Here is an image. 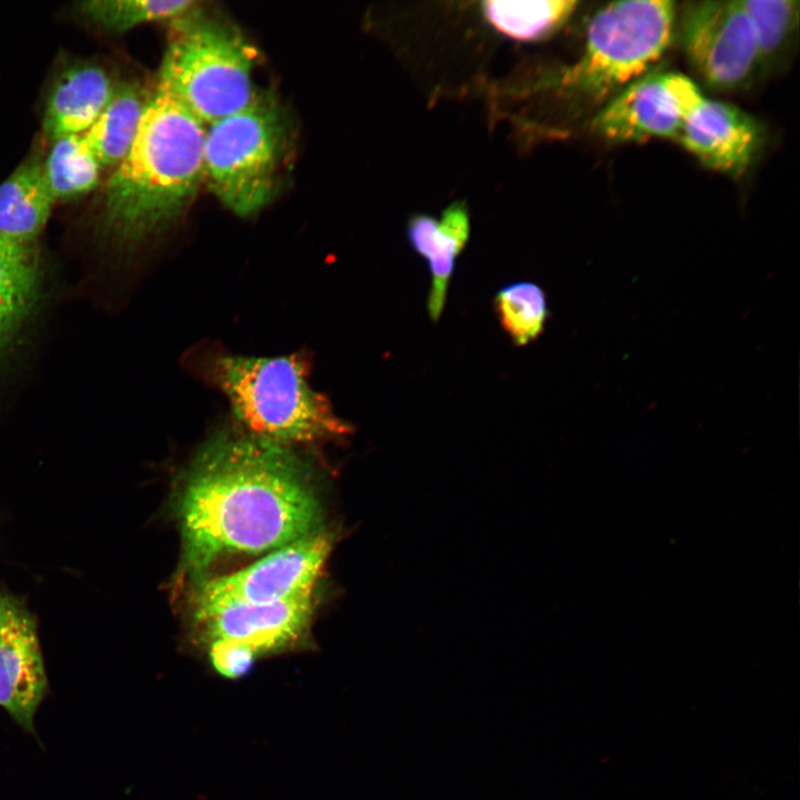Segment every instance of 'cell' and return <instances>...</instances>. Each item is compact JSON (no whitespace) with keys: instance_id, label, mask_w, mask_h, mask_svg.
Listing matches in <instances>:
<instances>
[{"instance_id":"cell-1","label":"cell","mask_w":800,"mask_h":800,"mask_svg":"<svg viewBox=\"0 0 800 800\" xmlns=\"http://www.w3.org/2000/svg\"><path fill=\"white\" fill-rule=\"evenodd\" d=\"M180 489L182 566L196 578L224 556L271 552L320 530L319 500L302 461L250 433L214 436Z\"/></svg>"},{"instance_id":"cell-2","label":"cell","mask_w":800,"mask_h":800,"mask_svg":"<svg viewBox=\"0 0 800 800\" xmlns=\"http://www.w3.org/2000/svg\"><path fill=\"white\" fill-rule=\"evenodd\" d=\"M207 127L158 83L103 197L102 233L133 244L176 221L204 179Z\"/></svg>"},{"instance_id":"cell-3","label":"cell","mask_w":800,"mask_h":800,"mask_svg":"<svg viewBox=\"0 0 800 800\" xmlns=\"http://www.w3.org/2000/svg\"><path fill=\"white\" fill-rule=\"evenodd\" d=\"M199 372L228 399L249 433L278 443L306 444L344 436L349 427L309 383L302 354L272 358L209 352Z\"/></svg>"},{"instance_id":"cell-4","label":"cell","mask_w":800,"mask_h":800,"mask_svg":"<svg viewBox=\"0 0 800 800\" xmlns=\"http://www.w3.org/2000/svg\"><path fill=\"white\" fill-rule=\"evenodd\" d=\"M191 12L176 20L158 83L208 127L254 99L258 53L237 31Z\"/></svg>"},{"instance_id":"cell-5","label":"cell","mask_w":800,"mask_h":800,"mask_svg":"<svg viewBox=\"0 0 800 800\" xmlns=\"http://www.w3.org/2000/svg\"><path fill=\"white\" fill-rule=\"evenodd\" d=\"M287 146L276 98L258 92L246 108L207 127L204 180L224 207L251 216L276 194Z\"/></svg>"},{"instance_id":"cell-6","label":"cell","mask_w":800,"mask_h":800,"mask_svg":"<svg viewBox=\"0 0 800 800\" xmlns=\"http://www.w3.org/2000/svg\"><path fill=\"white\" fill-rule=\"evenodd\" d=\"M676 20L670 0L607 3L589 20L583 51L563 84L593 102L608 101L653 69L672 41Z\"/></svg>"},{"instance_id":"cell-7","label":"cell","mask_w":800,"mask_h":800,"mask_svg":"<svg viewBox=\"0 0 800 800\" xmlns=\"http://www.w3.org/2000/svg\"><path fill=\"white\" fill-rule=\"evenodd\" d=\"M330 547L328 534L319 530L240 571L198 580L191 598L194 619L224 608L272 603L313 592Z\"/></svg>"},{"instance_id":"cell-8","label":"cell","mask_w":800,"mask_h":800,"mask_svg":"<svg viewBox=\"0 0 800 800\" xmlns=\"http://www.w3.org/2000/svg\"><path fill=\"white\" fill-rule=\"evenodd\" d=\"M679 27L688 63L711 90L743 89L760 70L754 30L740 0L688 2Z\"/></svg>"},{"instance_id":"cell-9","label":"cell","mask_w":800,"mask_h":800,"mask_svg":"<svg viewBox=\"0 0 800 800\" xmlns=\"http://www.w3.org/2000/svg\"><path fill=\"white\" fill-rule=\"evenodd\" d=\"M47 686L33 616L18 598L0 592V707L32 732Z\"/></svg>"},{"instance_id":"cell-10","label":"cell","mask_w":800,"mask_h":800,"mask_svg":"<svg viewBox=\"0 0 800 800\" xmlns=\"http://www.w3.org/2000/svg\"><path fill=\"white\" fill-rule=\"evenodd\" d=\"M677 142L710 170L739 178L756 159L763 130L739 107L704 97L682 121Z\"/></svg>"},{"instance_id":"cell-11","label":"cell","mask_w":800,"mask_h":800,"mask_svg":"<svg viewBox=\"0 0 800 800\" xmlns=\"http://www.w3.org/2000/svg\"><path fill=\"white\" fill-rule=\"evenodd\" d=\"M597 136L614 143L679 138L682 118L666 83V72L632 81L606 101L592 120Z\"/></svg>"},{"instance_id":"cell-12","label":"cell","mask_w":800,"mask_h":800,"mask_svg":"<svg viewBox=\"0 0 800 800\" xmlns=\"http://www.w3.org/2000/svg\"><path fill=\"white\" fill-rule=\"evenodd\" d=\"M313 604V592H309L272 603L224 608L197 622L209 642L233 641L259 654L300 639L311 621Z\"/></svg>"},{"instance_id":"cell-13","label":"cell","mask_w":800,"mask_h":800,"mask_svg":"<svg viewBox=\"0 0 800 800\" xmlns=\"http://www.w3.org/2000/svg\"><path fill=\"white\" fill-rule=\"evenodd\" d=\"M412 249L428 260L431 284L427 308L432 321L443 311L456 260L470 234L469 212L462 202L450 204L438 221L428 214H414L407 228Z\"/></svg>"},{"instance_id":"cell-14","label":"cell","mask_w":800,"mask_h":800,"mask_svg":"<svg viewBox=\"0 0 800 800\" xmlns=\"http://www.w3.org/2000/svg\"><path fill=\"white\" fill-rule=\"evenodd\" d=\"M117 83L96 63H78L56 81L44 111L43 130L56 140L83 133L111 99Z\"/></svg>"},{"instance_id":"cell-15","label":"cell","mask_w":800,"mask_h":800,"mask_svg":"<svg viewBox=\"0 0 800 800\" xmlns=\"http://www.w3.org/2000/svg\"><path fill=\"white\" fill-rule=\"evenodd\" d=\"M42 268L37 244L0 236V360L37 310Z\"/></svg>"},{"instance_id":"cell-16","label":"cell","mask_w":800,"mask_h":800,"mask_svg":"<svg viewBox=\"0 0 800 800\" xmlns=\"http://www.w3.org/2000/svg\"><path fill=\"white\" fill-rule=\"evenodd\" d=\"M54 200L42 164H21L0 184V236L23 244H37Z\"/></svg>"},{"instance_id":"cell-17","label":"cell","mask_w":800,"mask_h":800,"mask_svg":"<svg viewBox=\"0 0 800 800\" xmlns=\"http://www.w3.org/2000/svg\"><path fill=\"white\" fill-rule=\"evenodd\" d=\"M151 94L138 83H117L104 109L83 132L101 167H117L126 157Z\"/></svg>"},{"instance_id":"cell-18","label":"cell","mask_w":800,"mask_h":800,"mask_svg":"<svg viewBox=\"0 0 800 800\" xmlns=\"http://www.w3.org/2000/svg\"><path fill=\"white\" fill-rule=\"evenodd\" d=\"M577 1L490 0L482 3L489 23L501 33L518 40H536L561 27L574 12Z\"/></svg>"},{"instance_id":"cell-19","label":"cell","mask_w":800,"mask_h":800,"mask_svg":"<svg viewBox=\"0 0 800 800\" xmlns=\"http://www.w3.org/2000/svg\"><path fill=\"white\" fill-rule=\"evenodd\" d=\"M101 168L83 133L53 140L42 164L44 179L54 201L91 191L99 181Z\"/></svg>"},{"instance_id":"cell-20","label":"cell","mask_w":800,"mask_h":800,"mask_svg":"<svg viewBox=\"0 0 800 800\" xmlns=\"http://www.w3.org/2000/svg\"><path fill=\"white\" fill-rule=\"evenodd\" d=\"M198 6L192 0H90L79 3L83 17L111 32H124L139 24L179 19Z\"/></svg>"},{"instance_id":"cell-21","label":"cell","mask_w":800,"mask_h":800,"mask_svg":"<svg viewBox=\"0 0 800 800\" xmlns=\"http://www.w3.org/2000/svg\"><path fill=\"white\" fill-rule=\"evenodd\" d=\"M493 303L499 323L513 344L526 346L542 333L549 311L538 284L519 281L504 286Z\"/></svg>"},{"instance_id":"cell-22","label":"cell","mask_w":800,"mask_h":800,"mask_svg":"<svg viewBox=\"0 0 800 800\" xmlns=\"http://www.w3.org/2000/svg\"><path fill=\"white\" fill-rule=\"evenodd\" d=\"M752 23L760 70L782 53L798 24L799 2L793 0H740Z\"/></svg>"},{"instance_id":"cell-23","label":"cell","mask_w":800,"mask_h":800,"mask_svg":"<svg viewBox=\"0 0 800 800\" xmlns=\"http://www.w3.org/2000/svg\"><path fill=\"white\" fill-rule=\"evenodd\" d=\"M209 659L213 669L229 679L244 676L252 667L256 653L248 647L226 640L209 642Z\"/></svg>"}]
</instances>
